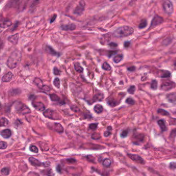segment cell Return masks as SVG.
Returning a JSON list of instances; mask_svg holds the SVG:
<instances>
[{
    "label": "cell",
    "mask_w": 176,
    "mask_h": 176,
    "mask_svg": "<svg viewBox=\"0 0 176 176\" xmlns=\"http://www.w3.org/2000/svg\"><path fill=\"white\" fill-rule=\"evenodd\" d=\"M21 53L19 50H15L11 54L7 61V66L10 69L16 68L21 61Z\"/></svg>",
    "instance_id": "cell-1"
},
{
    "label": "cell",
    "mask_w": 176,
    "mask_h": 176,
    "mask_svg": "<svg viewBox=\"0 0 176 176\" xmlns=\"http://www.w3.org/2000/svg\"><path fill=\"white\" fill-rule=\"evenodd\" d=\"M134 32V29L130 26L124 25L117 28L114 32L113 35L116 37L123 38L131 35Z\"/></svg>",
    "instance_id": "cell-2"
},
{
    "label": "cell",
    "mask_w": 176,
    "mask_h": 176,
    "mask_svg": "<svg viewBox=\"0 0 176 176\" xmlns=\"http://www.w3.org/2000/svg\"><path fill=\"white\" fill-rule=\"evenodd\" d=\"M162 6L164 12L167 15H172L174 12V6L170 0H163Z\"/></svg>",
    "instance_id": "cell-3"
},
{
    "label": "cell",
    "mask_w": 176,
    "mask_h": 176,
    "mask_svg": "<svg viewBox=\"0 0 176 176\" xmlns=\"http://www.w3.org/2000/svg\"><path fill=\"white\" fill-rule=\"evenodd\" d=\"M44 115L45 117L48 118L49 119H53V120H58L61 119L60 117H59L58 114H57L53 110L48 109L45 110L44 112Z\"/></svg>",
    "instance_id": "cell-4"
},
{
    "label": "cell",
    "mask_w": 176,
    "mask_h": 176,
    "mask_svg": "<svg viewBox=\"0 0 176 176\" xmlns=\"http://www.w3.org/2000/svg\"><path fill=\"white\" fill-rule=\"evenodd\" d=\"M163 22L164 19L162 17L157 15H155L152 20L151 24H150V27L149 28V30H150V28H152L153 27L157 26L158 25H160Z\"/></svg>",
    "instance_id": "cell-5"
},
{
    "label": "cell",
    "mask_w": 176,
    "mask_h": 176,
    "mask_svg": "<svg viewBox=\"0 0 176 176\" xmlns=\"http://www.w3.org/2000/svg\"><path fill=\"white\" fill-rule=\"evenodd\" d=\"M85 5H86V3H85L84 0H80V1L79 2V4L75 7L73 11L74 14L81 16L84 11Z\"/></svg>",
    "instance_id": "cell-6"
},
{
    "label": "cell",
    "mask_w": 176,
    "mask_h": 176,
    "mask_svg": "<svg viewBox=\"0 0 176 176\" xmlns=\"http://www.w3.org/2000/svg\"><path fill=\"white\" fill-rule=\"evenodd\" d=\"M29 161L32 165L35 166H44V167H48L50 166V163L48 162H45L41 163L39 160H37L36 158L33 157H31L29 158Z\"/></svg>",
    "instance_id": "cell-7"
},
{
    "label": "cell",
    "mask_w": 176,
    "mask_h": 176,
    "mask_svg": "<svg viewBox=\"0 0 176 176\" xmlns=\"http://www.w3.org/2000/svg\"><path fill=\"white\" fill-rule=\"evenodd\" d=\"M12 22L9 19L0 15V27L2 28H7L10 26Z\"/></svg>",
    "instance_id": "cell-8"
},
{
    "label": "cell",
    "mask_w": 176,
    "mask_h": 176,
    "mask_svg": "<svg viewBox=\"0 0 176 176\" xmlns=\"http://www.w3.org/2000/svg\"><path fill=\"white\" fill-rule=\"evenodd\" d=\"M16 107H17V111L21 114L24 115L31 113V110L29 108L22 103H19V104H17V106Z\"/></svg>",
    "instance_id": "cell-9"
},
{
    "label": "cell",
    "mask_w": 176,
    "mask_h": 176,
    "mask_svg": "<svg viewBox=\"0 0 176 176\" xmlns=\"http://www.w3.org/2000/svg\"><path fill=\"white\" fill-rule=\"evenodd\" d=\"M175 87V83L172 82H166L161 85V89L164 91H168Z\"/></svg>",
    "instance_id": "cell-10"
},
{
    "label": "cell",
    "mask_w": 176,
    "mask_h": 176,
    "mask_svg": "<svg viewBox=\"0 0 176 176\" xmlns=\"http://www.w3.org/2000/svg\"><path fill=\"white\" fill-rule=\"evenodd\" d=\"M127 155L128 156V157L131 159L132 160L135 162L136 163L141 164H144L145 163L144 159L141 157H140V155L134 154H130V153L127 154Z\"/></svg>",
    "instance_id": "cell-11"
},
{
    "label": "cell",
    "mask_w": 176,
    "mask_h": 176,
    "mask_svg": "<svg viewBox=\"0 0 176 176\" xmlns=\"http://www.w3.org/2000/svg\"><path fill=\"white\" fill-rule=\"evenodd\" d=\"M33 106L38 111L41 112L45 110V106L44 104L40 102H34L33 103Z\"/></svg>",
    "instance_id": "cell-12"
},
{
    "label": "cell",
    "mask_w": 176,
    "mask_h": 176,
    "mask_svg": "<svg viewBox=\"0 0 176 176\" xmlns=\"http://www.w3.org/2000/svg\"><path fill=\"white\" fill-rule=\"evenodd\" d=\"M19 38V34L17 33L16 34H14L13 35H11L8 37V40L9 41L11 44H16L18 43V40Z\"/></svg>",
    "instance_id": "cell-13"
},
{
    "label": "cell",
    "mask_w": 176,
    "mask_h": 176,
    "mask_svg": "<svg viewBox=\"0 0 176 176\" xmlns=\"http://www.w3.org/2000/svg\"><path fill=\"white\" fill-rule=\"evenodd\" d=\"M61 29L64 31H73L76 28V25L74 23L63 25L61 26Z\"/></svg>",
    "instance_id": "cell-14"
},
{
    "label": "cell",
    "mask_w": 176,
    "mask_h": 176,
    "mask_svg": "<svg viewBox=\"0 0 176 176\" xmlns=\"http://www.w3.org/2000/svg\"><path fill=\"white\" fill-rule=\"evenodd\" d=\"M51 127H53V130H54L55 131L58 133H62L64 131V128L60 123H54Z\"/></svg>",
    "instance_id": "cell-15"
},
{
    "label": "cell",
    "mask_w": 176,
    "mask_h": 176,
    "mask_svg": "<svg viewBox=\"0 0 176 176\" xmlns=\"http://www.w3.org/2000/svg\"><path fill=\"white\" fill-rule=\"evenodd\" d=\"M45 50L47 51L48 53H49L51 55L57 56L60 55V54L57 52L56 51H55L53 49L52 47H51L50 45H46V46H45Z\"/></svg>",
    "instance_id": "cell-16"
},
{
    "label": "cell",
    "mask_w": 176,
    "mask_h": 176,
    "mask_svg": "<svg viewBox=\"0 0 176 176\" xmlns=\"http://www.w3.org/2000/svg\"><path fill=\"white\" fill-rule=\"evenodd\" d=\"M166 98L168 100V102L170 103H175L176 102V94L175 92L173 93H170L169 94L167 95L166 96Z\"/></svg>",
    "instance_id": "cell-17"
},
{
    "label": "cell",
    "mask_w": 176,
    "mask_h": 176,
    "mask_svg": "<svg viewBox=\"0 0 176 176\" xmlns=\"http://www.w3.org/2000/svg\"><path fill=\"white\" fill-rule=\"evenodd\" d=\"M13 77V74L11 72H8L3 76L2 80L5 82H10Z\"/></svg>",
    "instance_id": "cell-18"
},
{
    "label": "cell",
    "mask_w": 176,
    "mask_h": 176,
    "mask_svg": "<svg viewBox=\"0 0 176 176\" xmlns=\"http://www.w3.org/2000/svg\"><path fill=\"white\" fill-rule=\"evenodd\" d=\"M1 136L4 138H8L11 135V131L9 129H5L2 130L0 133Z\"/></svg>",
    "instance_id": "cell-19"
},
{
    "label": "cell",
    "mask_w": 176,
    "mask_h": 176,
    "mask_svg": "<svg viewBox=\"0 0 176 176\" xmlns=\"http://www.w3.org/2000/svg\"><path fill=\"white\" fill-rule=\"evenodd\" d=\"M144 139V135L143 134H139L137 135H136L134 137V140L136 141L133 142V143L134 144H136V143H141L143 141V140Z\"/></svg>",
    "instance_id": "cell-20"
},
{
    "label": "cell",
    "mask_w": 176,
    "mask_h": 176,
    "mask_svg": "<svg viewBox=\"0 0 176 176\" xmlns=\"http://www.w3.org/2000/svg\"><path fill=\"white\" fill-rule=\"evenodd\" d=\"M104 97V95L102 93H97L93 97V101H94L93 102L96 101H101L103 100Z\"/></svg>",
    "instance_id": "cell-21"
},
{
    "label": "cell",
    "mask_w": 176,
    "mask_h": 176,
    "mask_svg": "<svg viewBox=\"0 0 176 176\" xmlns=\"http://www.w3.org/2000/svg\"><path fill=\"white\" fill-rule=\"evenodd\" d=\"M93 110H94L95 112L97 114H100L103 112V106L100 104H96L95 105L94 107H93Z\"/></svg>",
    "instance_id": "cell-22"
},
{
    "label": "cell",
    "mask_w": 176,
    "mask_h": 176,
    "mask_svg": "<svg viewBox=\"0 0 176 176\" xmlns=\"http://www.w3.org/2000/svg\"><path fill=\"white\" fill-rule=\"evenodd\" d=\"M158 124L160 127L161 130L162 131H165L167 130V127L166 126V124L165 123V121L162 120V119H160L158 121Z\"/></svg>",
    "instance_id": "cell-23"
},
{
    "label": "cell",
    "mask_w": 176,
    "mask_h": 176,
    "mask_svg": "<svg viewBox=\"0 0 176 176\" xmlns=\"http://www.w3.org/2000/svg\"><path fill=\"white\" fill-rule=\"evenodd\" d=\"M8 123H9V121L7 118L5 117L0 118V127L6 126Z\"/></svg>",
    "instance_id": "cell-24"
},
{
    "label": "cell",
    "mask_w": 176,
    "mask_h": 176,
    "mask_svg": "<svg viewBox=\"0 0 176 176\" xmlns=\"http://www.w3.org/2000/svg\"><path fill=\"white\" fill-rule=\"evenodd\" d=\"M74 66H75V69L76 70V71L79 73H82L83 72V68L79 65V62H75V63L74 64Z\"/></svg>",
    "instance_id": "cell-25"
},
{
    "label": "cell",
    "mask_w": 176,
    "mask_h": 176,
    "mask_svg": "<svg viewBox=\"0 0 176 176\" xmlns=\"http://www.w3.org/2000/svg\"><path fill=\"white\" fill-rule=\"evenodd\" d=\"M162 75H160V77L162 78H169L171 76V73L169 71L167 70H162Z\"/></svg>",
    "instance_id": "cell-26"
},
{
    "label": "cell",
    "mask_w": 176,
    "mask_h": 176,
    "mask_svg": "<svg viewBox=\"0 0 176 176\" xmlns=\"http://www.w3.org/2000/svg\"><path fill=\"white\" fill-rule=\"evenodd\" d=\"M123 59V54H118L114 56V57L113 58V61L115 63L117 64L120 62L122 59Z\"/></svg>",
    "instance_id": "cell-27"
},
{
    "label": "cell",
    "mask_w": 176,
    "mask_h": 176,
    "mask_svg": "<svg viewBox=\"0 0 176 176\" xmlns=\"http://www.w3.org/2000/svg\"><path fill=\"white\" fill-rule=\"evenodd\" d=\"M34 83L37 85V86L39 88H40V89L42 88V87H43V86L44 85L43 84V83H42V81L39 78H35V79H34Z\"/></svg>",
    "instance_id": "cell-28"
},
{
    "label": "cell",
    "mask_w": 176,
    "mask_h": 176,
    "mask_svg": "<svg viewBox=\"0 0 176 176\" xmlns=\"http://www.w3.org/2000/svg\"><path fill=\"white\" fill-rule=\"evenodd\" d=\"M111 161L110 158H105L104 160L103 161V162H102V165L103 166L106 167H109L110 165H111Z\"/></svg>",
    "instance_id": "cell-29"
},
{
    "label": "cell",
    "mask_w": 176,
    "mask_h": 176,
    "mask_svg": "<svg viewBox=\"0 0 176 176\" xmlns=\"http://www.w3.org/2000/svg\"><path fill=\"white\" fill-rule=\"evenodd\" d=\"M147 25V21L146 19H143L141 20V21L140 24L138 25V27L140 28V29H142V28H145Z\"/></svg>",
    "instance_id": "cell-30"
},
{
    "label": "cell",
    "mask_w": 176,
    "mask_h": 176,
    "mask_svg": "<svg viewBox=\"0 0 176 176\" xmlns=\"http://www.w3.org/2000/svg\"><path fill=\"white\" fill-rule=\"evenodd\" d=\"M102 69L106 71H110L111 70L112 67L107 62H104L102 66Z\"/></svg>",
    "instance_id": "cell-31"
},
{
    "label": "cell",
    "mask_w": 176,
    "mask_h": 176,
    "mask_svg": "<svg viewBox=\"0 0 176 176\" xmlns=\"http://www.w3.org/2000/svg\"><path fill=\"white\" fill-rule=\"evenodd\" d=\"M50 97L51 100L53 101H59V100H60V98H59L57 95L54 94V93L50 94Z\"/></svg>",
    "instance_id": "cell-32"
},
{
    "label": "cell",
    "mask_w": 176,
    "mask_h": 176,
    "mask_svg": "<svg viewBox=\"0 0 176 176\" xmlns=\"http://www.w3.org/2000/svg\"><path fill=\"white\" fill-rule=\"evenodd\" d=\"M158 113L162 116H168L169 115V113L168 112L166 111V110L162 109H158Z\"/></svg>",
    "instance_id": "cell-33"
},
{
    "label": "cell",
    "mask_w": 176,
    "mask_h": 176,
    "mask_svg": "<svg viewBox=\"0 0 176 176\" xmlns=\"http://www.w3.org/2000/svg\"><path fill=\"white\" fill-rule=\"evenodd\" d=\"M129 134V130L127 129L123 130L120 132V137L123 138H124L127 137Z\"/></svg>",
    "instance_id": "cell-34"
},
{
    "label": "cell",
    "mask_w": 176,
    "mask_h": 176,
    "mask_svg": "<svg viewBox=\"0 0 176 176\" xmlns=\"http://www.w3.org/2000/svg\"><path fill=\"white\" fill-rule=\"evenodd\" d=\"M158 85V81L156 79H153L151 84V88L153 90L157 89Z\"/></svg>",
    "instance_id": "cell-35"
},
{
    "label": "cell",
    "mask_w": 176,
    "mask_h": 176,
    "mask_svg": "<svg viewBox=\"0 0 176 176\" xmlns=\"http://www.w3.org/2000/svg\"><path fill=\"white\" fill-rule=\"evenodd\" d=\"M107 104H109L110 106H112V107L115 106L117 104V102L113 99H110L109 100L107 101Z\"/></svg>",
    "instance_id": "cell-36"
},
{
    "label": "cell",
    "mask_w": 176,
    "mask_h": 176,
    "mask_svg": "<svg viewBox=\"0 0 176 176\" xmlns=\"http://www.w3.org/2000/svg\"><path fill=\"white\" fill-rule=\"evenodd\" d=\"M135 90H136L135 86H134V85H132V86H130L129 88L128 89L127 92H129L130 94L133 95L135 92Z\"/></svg>",
    "instance_id": "cell-37"
},
{
    "label": "cell",
    "mask_w": 176,
    "mask_h": 176,
    "mask_svg": "<svg viewBox=\"0 0 176 176\" xmlns=\"http://www.w3.org/2000/svg\"><path fill=\"white\" fill-rule=\"evenodd\" d=\"M53 84L54 85V86L57 88H59L60 87V85H61V82H60V79H59V78H56L54 79L53 82Z\"/></svg>",
    "instance_id": "cell-38"
},
{
    "label": "cell",
    "mask_w": 176,
    "mask_h": 176,
    "mask_svg": "<svg viewBox=\"0 0 176 176\" xmlns=\"http://www.w3.org/2000/svg\"><path fill=\"white\" fill-rule=\"evenodd\" d=\"M126 103L129 105H131V106H133V105L135 104V100L133 98L129 97L126 100Z\"/></svg>",
    "instance_id": "cell-39"
},
{
    "label": "cell",
    "mask_w": 176,
    "mask_h": 176,
    "mask_svg": "<svg viewBox=\"0 0 176 176\" xmlns=\"http://www.w3.org/2000/svg\"><path fill=\"white\" fill-rule=\"evenodd\" d=\"M1 173L3 176H7L9 174V170L8 168H2L1 170Z\"/></svg>",
    "instance_id": "cell-40"
},
{
    "label": "cell",
    "mask_w": 176,
    "mask_h": 176,
    "mask_svg": "<svg viewBox=\"0 0 176 176\" xmlns=\"http://www.w3.org/2000/svg\"><path fill=\"white\" fill-rule=\"evenodd\" d=\"M92 138L93 139V140H99V139L101 138V135L98 133L95 132L94 133H93L92 135Z\"/></svg>",
    "instance_id": "cell-41"
},
{
    "label": "cell",
    "mask_w": 176,
    "mask_h": 176,
    "mask_svg": "<svg viewBox=\"0 0 176 176\" xmlns=\"http://www.w3.org/2000/svg\"><path fill=\"white\" fill-rule=\"evenodd\" d=\"M98 123H90L89 125V129L92 130H96L98 127Z\"/></svg>",
    "instance_id": "cell-42"
},
{
    "label": "cell",
    "mask_w": 176,
    "mask_h": 176,
    "mask_svg": "<svg viewBox=\"0 0 176 176\" xmlns=\"http://www.w3.org/2000/svg\"><path fill=\"white\" fill-rule=\"evenodd\" d=\"M30 150L31 151H32V152L34 153H38V148L36 147V146H34V145H31L30 147Z\"/></svg>",
    "instance_id": "cell-43"
},
{
    "label": "cell",
    "mask_w": 176,
    "mask_h": 176,
    "mask_svg": "<svg viewBox=\"0 0 176 176\" xmlns=\"http://www.w3.org/2000/svg\"><path fill=\"white\" fill-rule=\"evenodd\" d=\"M7 147V144L5 141H0V149H5Z\"/></svg>",
    "instance_id": "cell-44"
},
{
    "label": "cell",
    "mask_w": 176,
    "mask_h": 176,
    "mask_svg": "<svg viewBox=\"0 0 176 176\" xmlns=\"http://www.w3.org/2000/svg\"><path fill=\"white\" fill-rule=\"evenodd\" d=\"M169 167L170 169H172V170H175L176 169V163L175 162H172L170 163L169 165Z\"/></svg>",
    "instance_id": "cell-45"
},
{
    "label": "cell",
    "mask_w": 176,
    "mask_h": 176,
    "mask_svg": "<svg viewBox=\"0 0 176 176\" xmlns=\"http://www.w3.org/2000/svg\"><path fill=\"white\" fill-rule=\"evenodd\" d=\"M176 129H174V130H172V131L171 132L170 134V137L172 138V139H175L176 137Z\"/></svg>",
    "instance_id": "cell-46"
},
{
    "label": "cell",
    "mask_w": 176,
    "mask_h": 176,
    "mask_svg": "<svg viewBox=\"0 0 176 176\" xmlns=\"http://www.w3.org/2000/svg\"><path fill=\"white\" fill-rule=\"evenodd\" d=\"M66 161L68 163H69L70 164H73L76 162V160L75 158H68L66 160Z\"/></svg>",
    "instance_id": "cell-47"
},
{
    "label": "cell",
    "mask_w": 176,
    "mask_h": 176,
    "mask_svg": "<svg viewBox=\"0 0 176 176\" xmlns=\"http://www.w3.org/2000/svg\"><path fill=\"white\" fill-rule=\"evenodd\" d=\"M53 71H54V74L55 75H60V74H61L60 71L59 70V69L57 67L54 68Z\"/></svg>",
    "instance_id": "cell-48"
},
{
    "label": "cell",
    "mask_w": 176,
    "mask_h": 176,
    "mask_svg": "<svg viewBox=\"0 0 176 176\" xmlns=\"http://www.w3.org/2000/svg\"><path fill=\"white\" fill-rule=\"evenodd\" d=\"M41 89L45 91V92H49V91L50 90V88L49 87H48V86H46V85H44L43 87H42Z\"/></svg>",
    "instance_id": "cell-49"
},
{
    "label": "cell",
    "mask_w": 176,
    "mask_h": 176,
    "mask_svg": "<svg viewBox=\"0 0 176 176\" xmlns=\"http://www.w3.org/2000/svg\"><path fill=\"white\" fill-rule=\"evenodd\" d=\"M117 52V51H109V55H109V57H111L113 55L115 54Z\"/></svg>",
    "instance_id": "cell-50"
},
{
    "label": "cell",
    "mask_w": 176,
    "mask_h": 176,
    "mask_svg": "<svg viewBox=\"0 0 176 176\" xmlns=\"http://www.w3.org/2000/svg\"><path fill=\"white\" fill-rule=\"evenodd\" d=\"M112 133L111 132H110V131H105L104 132V136H105V137H109V136Z\"/></svg>",
    "instance_id": "cell-51"
},
{
    "label": "cell",
    "mask_w": 176,
    "mask_h": 176,
    "mask_svg": "<svg viewBox=\"0 0 176 176\" xmlns=\"http://www.w3.org/2000/svg\"><path fill=\"white\" fill-rule=\"evenodd\" d=\"M109 46H110V47H111V48L117 47V45H118L117 44L115 43V42H110V43L109 44Z\"/></svg>",
    "instance_id": "cell-52"
},
{
    "label": "cell",
    "mask_w": 176,
    "mask_h": 176,
    "mask_svg": "<svg viewBox=\"0 0 176 176\" xmlns=\"http://www.w3.org/2000/svg\"><path fill=\"white\" fill-rule=\"evenodd\" d=\"M135 69L136 68L135 66H131V67H129L127 68V70L129 71H131V72H133L135 70Z\"/></svg>",
    "instance_id": "cell-53"
},
{
    "label": "cell",
    "mask_w": 176,
    "mask_h": 176,
    "mask_svg": "<svg viewBox=\"0 0 176 176\" xmlns=\"http://www.w3.org/2000/svg\"><path fill=\"white\" fill-rule=\"evenodd\" d=\"M56 170H57V172L59 173H61L62 172V167L60 165H58L57 166Z\"/></svg>",
    "instance_id": "cell-54"
},
{
    "label": "cell",
    "mask_w": 176,
    "mask_h": 176,
    "mask_svg": "<svg viewBox=\"0 0 176 176\" xmlns=\"http://www.w3.org/2000/svg\"><path fill=\"white\" fill-rule=\"evenodd\" d=\"M131 44L130 41H126L124 44V46L125 48H128Z\"/></svg>",
    "instance_id": "cell-55"
},
{
    "label": "cell",
    "mask_w": 176,
    "mask_h": 176,
    "mask_svg": "<svg viewBox=\"0 0 176 176\" xmlns=\"http://www.w3.org/2000/svg\"><path fill=\"white\" fill-rule=\"evenodd\" d=\"M56 17H57V15H53V16L52 17V18H51V19L50 22H51V23H52V22H53L55 20L56 18Z\"/></svg>",
    "instance_id": "cell-56"
},
{
    "label": "cell",
    "mask_w": 176,
    "mask_h": 176,
    "mask_svg": "<svg viewBox=\"0 0 176 176\" xmlns=\"http://www.w3.org/2000/svg\"><path fill=\"white\" fill-rule=\"evenodd\" d=\"M107 130L108 131H111L112 130V128L111 126H109L107 128Z\"/></svg>",
    "instance_id": "cell-57"
},
{
    "label": "cell",
    "mask_w": 176,
    "mask_h": 176,
    "mask_svg": "<svg viewBox=\"0 0 176 176\" xmlns=\"http://www.w3.org/2000/svg\"><path fill=\"white\" fill-rule=\"evenodd\" d=\"M168 38H167V39H166V40H167V41H168ZM167 42V44H166V45H167V44H169L170 43V42H169V43H167V42Z\"/></svg>",
    "instance_id": "cell-58"
},
{
    "label": "cell",
    "mask_w": 176,
    "mask_h": 176,
    "mask_svg": "<svg viewBox=\"0 0 176 176\" xmlns=\"http://www.w3.org/2000/svg\"><path fill=\"white\" fill-rule=\"evenodd\" d=\"M1 103H0V109H1Z\"/></svg>",
    "instance_id": "cell-59"
},
{
    "label": "cell",
    "mask_w": 176,
    "mask_h": 176,
    "mask_svg": "<svg viewBox=\"0 0 176 176\" xmlns=\"http://www.w3.org/2000/svg\"><path fill=\"white\" fill-rule=\"evenodd\" d=\"M110 1H114V0H110Z\"/></svg>",
    "instance_id": "cell-60"
},
{
    "label": "cell",
    "mask_w": 176,
    "mask_h": 176,
    "mask_svg": "<svg viewBox=\"0 0 176 176\" xmlns=\"http://www.w3.org/2000/svg\"><path fill=\"white\" fill-rule=\"evenodd\" d=\"M0 71H1V69H0Z\"/></svg>",
    "instance_id": "cell-61"
}]
</instances>
